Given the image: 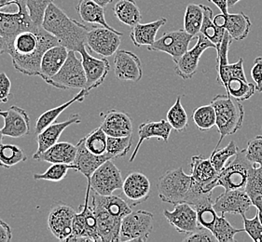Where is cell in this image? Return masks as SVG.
Returning <instances> with one entry per match:
<instances>
[{
    "mask_svg": "<svg viewBox=\"0 0 262 242\" xmlns=\"http://www.w3.org/2000/svg\"><path fill=\"white\" fill-rule=\"evenodd\" d=\"M59 45L57 38L42 27L19 33L8 42V52L13 67L21 74L39 76L45 52Z\"/></svg>",
    "mask_w": 262,
    "mask_h": 242,
    "instance_id": "1",
    "label": "cell"
},
{
    "mask_svg": "<svg viewBox=\"0 0 262 242\" xmlns=\"http://www.w3.org/2000/svg\"><path fill=\"white\" fill-rule=\"evenodd\" d=\"M42 27L56 37L59 44L69 51L79 53L81 47L87 46L89 27L71 19L53 3L49 6L45 12Z\"/></svg>",
    "mask_w": 262,
    "mask_h": 242,
    "instance_id": "2",
    "label": "cell"
},
{
    "mask_svg": "<svg viewBox=\"0 0 262 242\" xmlns=\"http://www.w3.org/2000/svg\"><path fill=\"white\" fill-rule=\"evenodd\" d=\"M210 104L215 108V126L220 133V140L215 146V150L219 149L226 136L233 135L241 129L245 118V110L240 101L232 98L228 93L216 95Z\"/></svg>",
    "mask_w": 262,
    "mask_h": 242,
    "instance_id": "3",
    "label": "cell"
},
{
    "mask_svg": "<svg viewBox=\"0 0 262 242\" xmlns=\"http://www.w3.org/2000/svg\"><path fill=\"white\" fill-rule=\"evenodd\" d=\"M193 179L186 174L182 167L170 170L163 174L157 183L158 194L163 202L177 205L191 201Z\"/></svg>",
    "mask_w": 262,
    "mask_h": 242,
    "instance_id": "4",
    "label": "cell"
},
{
    "mask_svg": "<svg viewBox=\"0 0 262 242\" xmlns=\"http://www.w3.org/2000/svg\"><path fill=\"white\" fill-rule=\"evenodd\" d=\"M256 166L247 158L246 149L239 150L233 160H229L220 172L216 187L225 190H245L253 168Z\"/></svg>",
    "mask_w": 262,
    "mask_h": 242,
    "instance_id": "5",
    "label": "cell"
},
{
    "mask_svg": "<svg viewBox=\"0 0 262 242\" xmlns=\"http://www.w3.org/2000/svg\"><path fill=\"white\" fill-rule=\"evenodd\" d=\"M91 185H87L83 205L79 206V212L74 217L72 234L67 241L101 242L97 221L92 204L90 205Z\"/></svg>",
    "mask_w": 262,
    "mask_h": 242,
    "instance_id": "6",
    "label": "cell"
},
{
    "mask_svg": "<svg viewBox=\"0 0 262 242\" xmlns=\"http://www.w3.org/2000/svg\"><path fill=\"white\" fill-rule=\"evenodd\" d=\"M87 79L85 76L82 61L76 56V52L69 51V56L57 74L50 79L47 84L59 90L86 88Z\"/></svg>",
    "mask_w": 262,
    "mask_h": 242,
    "instance_id": "7",
    "label": "cell"
},
{
    "mask_svg": "<svg viewBox=\"0 0 262 242\" xmlns=\"http://www.w3.org/2000/svg\"><path fill=\"white\" fill-rule=\"evenodd\" d=\"M154 215L139 210L132 211L121 222L120 241H147L153 231Z\"/></svg>",
    "mask_w": 262,
    "mask_h": 242,
    "instance_id": "8",
    "label": "cell"
},
{
    "mask_svg": "<svg viewBox=\"0 0 262 242\" xmlns=\"http://www.w3.org/2000/svg\"><path fill=\"white\" fill-rule=\"evenodd\" d=\"M91 189L102 196L112 195L116 190L122 188L123 180L121 171L112 159L106 160L95 171L88 181Z\"/></svg>",
    "mask_w": 262,
    "mask_h": 242,
    "instance_id": "9",
    "label": "cell"
},
{
    "mask_svg": "<svg viewBox=\"0 0 262 242\" xmlns=\"http://www.w3.org/2000/svg\"><path fill=\"white\" fill-rule=\"evenodd\" d=\"M122 35L115 29L93 27L87 34V47L103 57H111L118 52Z\"/></svg>",
    "mask_w": 262,
    "mask_h": 242,
    "instance_id": "10",
    "label": "cell"
},
{
    "mask_svg": "<svg viewBox=\"0 0 262 242\" xmlns=\"http://www.w3.org/2000/svg\"><path fill=\"white\" fill-rule=\"evenodd\" d=\"M194 38L193 36L189 35L184 29L166 32L152 45L148 46L147 50L167 53L174 63L189 50V43Z\"/></svg>",
    "mask_w": 262,
    "mask_h": 242,
    "instance_id": "11",
    "label": "cell"
},
{
    "mask_svg": "<svg viewBox=\"0 0 262 242\" xmlns=\"http://www.w3.org/2000/svg\"><path fill=\"white\" fill-rule=\"evenodd\" d=\"M208 49L216 50V46L202 33H200L197 36V43L195 46L188 50L177 62H174L176 74L183 79L193 78L194 75L197 72L202 54Z\"/></svg>",
    "mask_w": 262,
    "mask_h": 242,
    "instance_id": "12",
    "label": "cell"
},
{
    "mask_svg": "<svg viewBox=\"0 0 262 242\" xmlns=\"http://www.w3.org/2000/svg\"><path fill=\"white\" fill-rule=\"evenodd\" d=\"M76 211L72 207L62 202L52 207L48 215V227L53 237L58 240L67 241L72 234Z\"/></svg>",
    "mask_w": 262,
    "mask_h": 242,
    "instance_id": "13",
    "label": "cell"
},
{
    "mask_svg": "<svg viewBox=\"0 0 262 242\" xmlns=\"http://www.w3.org/2000/svg\"><path fill=\"white\" fill-rule=\"evenodd\" d=\"M35 25L27 13V11H9L0 9V36L7 42L23 31L36 29Z\"/></svg>",
    "mask_w": 262,
    "mask_h": 242,
    "instance_id": "14",
    "label": "cell"
},
{
    "mask_svg": "<svg viewBox=\"0 0 262 242\" xmlns=\"http://www.w3.org/2000/svg\"><path fill=\"white\" fill-rule=\"evenodd\" d=\"M81 56L85 76L87 79L86 90L91 91L105 81L108 72L111 70L110 62L105 58H95L90 55L87 51V46H84L79 52Z\"/></svg>",
    "mask_w": 262,
    "mask_h": 242,
    "instance_id": "15",
    "label": "cell"
},
{
    "mask_svg": "<svg viewBox=\"0 0 262 242\" xmlns=\"http://www.w3.org/2000/svg\"><path fill=\"white\" fill-rule=\"evenodd\" d=\"M214 209L220 215L226 213L246 214L252 206V202L245 190H225L214 201Z\"/></svg>",
    "mask_w": 262,
    "mask_h": 242,
    "instance_id": "16",
    "label": "cell"
},
{
    "mask_svg": "<svg viewBox=\"0 0 262 242\" xmlns=\"http://www.w3.org/2000/svg\"><path fill=\"white\" fill-rule=\"evenodd\" d=\"M114 73L117 79L121 81L138 82L143 78L141 61L137 54L120 50L114 57Z\"/></svg>",
    "mask_w": 262,
    "mask_h": 242,
    "instance_id": "17",
    "label": "cell"
},
{
    "mask_svg": "<svg viewBox=\"0 0 262 242\" xmlns=\"http://www.w3.org/2000/svg\"><path fill=\"white\" fill-rule=\"evenodd\" d=\"M163 215L172 227L182 234H189L199 227L197 211L189 203H179L174 205L173 211H163Z\"/></svg>",
    "mask_w": 262,
    "mask_h": 242,
    "instance_id": "18",
    "label": "cell"
},
{
    "mask_svg": "<svg viewBox=\"0 0 262 242\" xmlns=\"http://www.w3.org/2000/svg\"><path fill=\"white\" fill-rule=\"evenodd\" d=\"M4 126L1 131L4 136L21 138L30 134L31 120L27 111L17 106H11L7 111H3Z\"/></svg>",
    "mask_w": 262,
    "mask_h": 242,
    "instance_id": "19",
    "label": "cell"
},
{
    "mask_svg": "<svg viewBox=\"0 0 262 242\" xmlns=\"http://www.w3.org/2000/svg\"><path fill=\"white\" fill-rule=\"evenodd\" d=\"M92 207L96 217L101 242L120 241L122 219L113 215L96 200H93Z\"/></svg>",
    "mask_w": 262,
    "mask_h": 242,
    "instance_id": "20",
    "label": "cell"
},
{
    "mask_svg": "<svg viewBox=\"0 0 262 242\" xmlns=\"http://www.w3.org/2000/svg\"><path fill=\"white\" fill-rule=\"evenodd\" d=\"M122 192L130 205L137 206L147 201L150 194V182L140 172H132L126 176L122 184Z\"/></svg>",
    "mask_w": 262,
    "mask_h": 242,
    "instance_id": "21",
    "label": "cell"
},
{
    "mask_svg": "<svg viewBox=\"0 0 262 242\" xmlns=\"http://www.w3.org/2000/svg\"><path fill=\"white\" fill-rule=\"evenodd\" d=\"M216 27L224 28L230 34L231 38L235 41L246 39L251 30L252 23L248 16L245 13L234 14H217L213 18Z\"/></svg>",
    "mask_w": 262,
    "mask_h": 242,
    "instance_id": "22",
    "label": "cell"
},
{
    "mask_svg": "<svg viewBox=\"0 0 262 242\" xmlns=\"http://www.w3.org/2000/svg\"><path fill=\"white\" fill-rule=\"evenodd\" d=\"M113 159L106 153L105 155H95L89 151L85 146V140L82 138L77 143V155L72 164H70L71 168L78 171L83 174L84 176L90 181L93 174L106 160Z\"/></svg>",
    "mask_w": 262,
    "mask_h": 242,
    "instance_id": "23",
    "label": "cell"
},
{
    "mask_svg": "<svg viewBox=\"0 0 262 242\" xmlns=\"http://www.w3.org/2000/svg\"><path fill=\"white\" fill-rule=\"evenodd\" d=\"M81 123L79 114L71 115L68 120L63 122L53 123L50 126L46 127L41 132H39L37 136V152L34 154L33 158H37L40 154L46 151L48 148L53 147L58 142L59 138L62 135L63 131L73 124Z\"/></svg>",
    "mask_w": 262,
    "mask_h": 242,
    "instance_id": "24",
    "label": "cell"
},
{
    "mask_svg": "<svg viewBox=\"0 0 262 242\" xmlns=\"http://www.w3.org/2000/svg\"><path fill=\"white\" fill-rule=\"evenodd\" d=\"M189 166L191 168V177L192 179L204 184L210 192L216 187V180L219 178L220 172L215 170L211 162L210 158H206L203 156H194L190 159Z\"/></svg>",
    "mask_w": 262,
    "mask_h": 242,
    "instance_id": "25",
    "label": "cell"
},
{
    "mask_svg": "<svg viewBox=\"0 0 262 242\" xmlns=\"http://www.w3.org/2000/svg\"><path fill=\"white\" fill-rule=\"evenodd\" d=\"M101 128L107 136L125 137L133 134V121L130 116L115 109L105 113Z\"/></svg>",
    "mask_w": 262,
    "mask_h": 242,
    "instance_id": "26",
    "label": "cell"
},
{
    "mask_svg": "<svg viewBox=\"0 0 262 242\" xmlns=\"http://www.w3.org/2000/svg\"><path fill=\"white\" fill-rule=\"evenodd\" d=\"M173 128L165 119L160 121H147L140 124L138 128V142L135 148L134 152L130 158V162H133L137 157L139 148H141L142 143L146 140L151 138H157L158 140H163L164 142H168L169 137L171 134Z\"/></svg>",
    "mask_w": 262,
    "mask_h": 242,
    "instance_id": "27",
    "label": "cell"
},
{
    "mask_svg": "<svg viewBox=\"0 0 262 242\" xmlns=\"http://www.w3.org/2000/svg\"><path fill=\"white\" fill-rule=\"evenodd\" d=\"M69 50L62 45H56L47 50L41 59L39 77L46 83L57 74L69 56Z\"/></svg>",
    "mask_w": 262,
    "mask_h": 242,
    "instance_id": "28",
    "label": "cell"
},
{
    "mask_svg": "<svg viewBox=\"0 0 262 242\" xmlns=\"http://www.w3.org/2000/svg\"><path fill=\"white\" fill-rule=\"evenodd\" d=\"M76 155L77 144L75 146L69 142H58L34 159L51 164H72Z\"/></svg>",
    "mask_w": 262,
    "mask_h": 242,
    "instance_id": "29",
    "label": "cell"
},
{
    "mask_svg": "<svg viewBox=\"0 0 262 242\" xmlns=\"http://www.w3.org/2000/svg\"><path fill=\"white\" fill-rule=\"evenodd\" d=\"M167 22V19L162 17L156 21L147 22V23H138L133 27L130 33L133 44L137 47L142 46H150L156 40L157 33L161 27Z\"/></svg>",
    "mask_w": 262,
    "mask_h": 242,
    "instance_id": "30",
    "label": "cell"
},
{
    "mask_svg": "<svg viewBox=\"0 0 262 242\" xmlns=\"http://www.w3.org/2000/svg\"><path fill=\"white\" fill-rule=\"evenodd\" d=\"M76 11L80 19L87 23L99 25L108 29H114L105 21V7L100 5L95 0H79L76 6Z\"/></svg>",
    "mask_w": 262,
    "mask_h": 242,
    "instance_id": "31",
    "label": "cell"
},
{
    "mask_svg": "<svg viewBox=\"0 0 262 242\" xmlns=\"http://www.w3.org/2000/svg\"><path fill=\"white\" fill-rule=\"evenodd\" d=\"M89 90H87L86 89H82V90H80L78 94L74 96L71 100L68 101L67 103H64L63 105L57 106L55 108H53V109H50V110L44 112L43 114H41L40 116L37 117V121H36V125H35V132H36V133L38 134L46 127L50 126L51 124L54 123L55 120L57 119L58 116H60L66 109H68L69 106L73 105L74 103H77V102L81 103V102H83L85 97L89 94Z\"/></svg>",
    "mask_w": 262,
    "mask_h": 242,
    "instance_id": "32",
    "label": "cell"
},
{
    "mask_svg": "<svg viewBox=\"0 0 262 242\" xmlns=\"http://www.w3.org/2000/svg\"><path fill=\"white\" fill-rule=\"evenodd\" d=\"M113 11L117 19L128 27H134L141 21V11L135 0H116Z\"/></svg>",
    "mask_w": 262,
    "mask_h": 242,
    "instance_id": "33",
    "label": "cell"
},
{
    "mask_svg": "<svg viewBox=\"0 0 262 242\" xmlns=\"http://www.w3.org/2000/svg\"><path fill=\"white\" fill-rule=\"evenodd\" d=\"M205 5L190 3L187 6L184 16V30L189 35L197 37L201 32L204 21Z\"/></svg>",
    "mask_w": 262,
    "mask_h": 242,
    "instance_id": "34",
    "label": "cell"
},
{
    "mask_svg": "<svg viewBox=\"0 0 262 242\" xmlns=\"http://www.w3.org/2000/svg\"><path fill=\"white\" fill-rule=\"evenodd\" d=\"M214 201L212 195L206 196L198 200L193 207L197 211V217L200 226L206 227L212 231L219 214L214 209Z\"/></svg>",
    "mask_w": 262,
    "mask_h": 242,
    "instance_id": "35",
    "label": "cell"
},
{
    "mask_svg": "<svg viewBox=\"0 0 262 242\" xmlns=\"http://www.w3.org/2000/svg\"><path fill=\"white\" fill-rule=\"evenodd\" d=\"M223 86L225 87L228 94L231 95L232 98L240 102L250 99L257 91L256 85L249 83L247 79L232 78L227 80V82Z\"/></svg>",
    "mask_w": 262,
    "mask_h": 242,
    "instance_id": "36",
    "label": "cell"
},
{
    "mask_svg": "<svg viewBox=\"0 0 262 242\" xmlns=\"http://www.w3.org/2000/svg\"><path fill=\"white\" fill-rule=\"evenodd\" d=\"M245 191L252 205L257 208V211H262V166L253 168Z\"/></svg>",
    "mask_w": 262,
    "mask_h": 242,
    "instance_id": "37",
    "label": "cell"
},
{
    "mask_svg": "<svg viewBox=\"0 0 262 242\" xmlns=\"http://www.w3.org/2000/svg\"><path fill=\"white\" fill-rule=\"evenodd\" d=\"M27 160L26 153L18 146L0 143V167L10 168Z\"/></svg>",
    "mask_w": 262,
    "mask_h": 242,
    "instance_id": "38",
    "label": "cell"
},
{
    "mask_svg": "<svg viewBox=\"0 0 262 242\" xmlns=\"http://www.w3.org/2000/svg\"><path fill=\"white\" fill-rule=\"evenodd\" d=\"M213 14L214 13L212 9L208 6H205L204 21L200 33H202L204 36L207 37L211 42L215 44V46H217L222 41L226 30L224 28L215 26L213 21Z\"/></svg>",
    "mask_w": 262,
    "mask_h": 242,
    "instance_id": "39",
    "label": "cell"
},
{
    "mask_svg": "<svg viewBox=\"0 0 262 242\" xmlns=\"http://www.w3.org/2000/svg\"><path fill=\"white\" fill-rule=\"evenodd\" d=\"M245 232V228H235L225 218L224 214L217 216L212 233L214 234L217 242H234L238 233Z\"/></svg>",
    "mask_w": 262,
    "mask_h": 242,
    "instance_id": "40",
    "label": "cell"
},
{
    "mask_svg": "<svg viewBox=\"0 0 262 242\" xmlns=\"http://www.w3.org/2000/svg\"><path fill=\"white\" fill-rule=\"evenodd\" d=\"M167 121L176 132H184L189 124V117L181 104V97L177 98L176 103L167 112Z\"/></svg>",
    "mask_w": 262,
    "mask_h": 242,
    "instance_id": "41",
    "label": "cell"
},
{
    "mask_svg": "<svg viewBox=\"0 0 262 242\" xmlns=\"http://www.w3.org/2000/svg\"><path fill=\"white\" fill-rule=\"evenodd\" d=\"M192 119L195 126L200 131H208L215 126V111L214 106L211 104L207 106H200L194 109L192 113Z\"/></svg>",
    "mask_w": 262,
    "mask_h": 242,
    "instance_id": "42",
    "label": "cell"
},
{
    "mask_svg": "<svg viewBox=\"0 0 262 242\" xmlns=\"http://www.w3.org/2000/svg\"><path fill=\"white\" fill-rule=\"evenodd\" d=\"M217 77L216 80L220 84H225L227 80L232 78L237 79H247L244 69V59L240 58L238 62L234 63H227L216 65Z\"/></svg>",
    "mask_w": 262,
    "mask_h": 242,
    "instance_id": "43",
    "label": "cell"
},
{
    "mask_svg": "<svg viewBox=\"0 0 262 242\" xmlns=\"http://www.w3.org/2000/svg\"><path fill=\"white\" fill-rule=\"evenodd\" d=\"M85 146L87 149L95 155H105L107 147V135L103 131L101 126L90 132L88 135L84 137Z\"/></svg>",
    "mask_w": 262,
    "mask_h": 242,
    "instance_id": "44",
    "label": "cell"
},
{
    "mask_svg": "<svg viewBox=\"0 0 262 242\" xmlns=\"http://www.w3.org/2000/svg\"><path fill=\"white\" fill-rule=\"evenodd\" d=\"M133 144L132 135L125 137L107 136L106 153L111 158H124L129 153Z\"/></svg>",
    "mask_w": 262,
    "mask_h": 242,
    "instance_id": "45",
    "label": "cell"
},
{
    "mask_svg": "<svg viewBox=\"0 0 262 242\" xmlns=\"http://www.w3.org/2000/svg\"><path fill=\"white\" fill-rule=\"evenodd\" d=\"M239 151L237 143L234 141H231L229 144L222 149H215L210 157V160L217 172H221L226 164L229 162L230 158L235 157L236 154Z\"/></svg>",
    "mask_w": 262,
    "mask_h": 242,
    "instance_id": "46",
    "label": "cell"
},
{
    "mask_svg": "<svg viewBox=\"0 0 262 242\" xmlns=\"http://www.w3.org/2000/svg\"><path fill=\"white\" fill-rule=\"evenodd\" d=\"M53 1L54 0H27V13L35 25L42 27L45 12Z\"/></svg>",
    "mask_w": 262,
    "mask_h": 242,
    "instance_id": "47",
    "label": "cell"
},
{
    "mask_svg": "<svg viewBox=\"0 0 262 242\" xmlns=\"http://www.w3.org/2000/svg\"><path fill=\"white\" fill-rule=\"evenodd\" d=\"M69 168H71L70 164H52V166L45 173L34 174V179L57 183L67 177Z\"/></svg>",
    "mask_w": 262,
    "mask_h": 242,
    "instance_id": "48",
    "label": "cell"
},
{
    "mask_svg": "<svg viewBox=\"0 0 262 242\" xmlns=\"http://www.w3.org/2000/svg\"><path fill=\"white\" fill-rule=\"evenodd\" d=\"M247 157L256 167L262 166V135H257L247 143Z\"/></svg>",
    "mask_w": 262,
    "mask_h": 242,
    "instance_id": "49",
    "label": "cell"
},
{
    "mask_svg": "<svg viewBox=\"0 0 262 242\" xmlns=\"http://www.w3.org/2000/svg\"><path fill=\"white\" fill-rule=\"evenodd\" d=\"M242 218L244 222L245 232H247L248 236L251 237L252 240L255 242H262V224L257 213L251 219L247 218L246 214L242 215Z\"/></svg>",
    "mask_w": 262,
    "mask_h": 242,
    "instance_id": "50",
    "label": "cell"
},
{
    "mask_svg": "<svg viewBox=\"0 0 262 242\" xmlns=\"http://www.w3.org/2000/svg\"><path fill=\"white\" fill-rule=\"evenodd\" d=\"M185 242H217L214 234L206 227L199 226L194 231L186 234Z\"/></svg>",
    "mask_w": 262,
    "mask_h": 242,
    "instance_id": "51",
    "label": "cell"
},
{
    "mask_svg": "<svg viewBox=\"0 0 262 242\" xmlns=\"http://www.w3.org/2000/svg\"><path fill=\"white\" fill-rule=\"evenodd\" d=\"M252 79L256 85L257 92H262V56L254 60V64L250 71Z\"/></svg>",
    "mask_w": 262,
    "mask_h": 242,
    "instance_id": "52",
    "label": "cell"
},
{
    "mask_svg": "<svg viewBox=\"0 0 262 242\" xmlns=\"http://www.w3.org/2000/svg\"><path fill=\"white\" fill-rule=\"evenodd\" d=\"M11 82L8 75L0 73V103H7L11 98Z\"/></svg>",
    "mask_w": 262,
    "mask_h": 242,
    "instance_id": "53",
    "label": "cell"
},
{
    "mask_svg": "<svg viewBox=\"0 0 262 242\" xmlns=\"http://www.w3.org/2000/svg\"><path fill=\"white\" fill-rule=\"evenodd\" d=\"M12 239L11 228L0 218V242H10Z\"/></svg>",
    "mask_w": 262,
    "mask_h": 242,
    "instance_id": "54",
    "label": "cell"
},
{
    "mask_svg": "<svg viewBox=\"0 0 262 242\" xmlns=\"http://www.w3.org/2000/svg\"><path fill=\"white\" fill-rule=\"evenodd\" d=\"M209 2H212L213 4H215L220 11H221V13L223 14H228V8H229V3H228V0H209Z\"/></svg>",
    "mask_w": 262,
    "mask_h": 242,
    "instance_id": "55",
    "label": "cell"
},
{
    "mask_svg": "<svg viewBox=\"0 0 262 242\" xmlns=\"http://www.w3.org/2000/svg\"><path fill=\"white\" fill-rule=\"evenodd\" d=\"M26 2L27 0H0V8L11 5H20L27 8Z\"/></svg>",
    "mask_w": 262,
    "mask_h": 242,
    "instance_id": "56",
    "label": "cell"
},
{
    "mask_svg": "<svg viewBox=\"0 0 262 242\" xmlns=\"http://www.w3.org/2000/svg\"><path fill=\"white\" fill-rule=\"evenodd\" d=\"M8 52V42L5 38L0 36V55Z\"/></svg>",
    "mask_w": 262,
    "mask_h": 242,
    "instance_id": "57",
    "label": "cell"
},
{
    "mask_svg": "<svg viewBox=\"0 0 262 242\" xmlns=\"http://www.w3.org/2000/svg\"><path fill=\"white\" fill-rule=\"evenodd\" d=\"M95 2H97L100 5L103 6V7H105V8L108 4H111L113 0H95Z\"/></svg>",
    "mask_w": 262,
    "mask_h": 242,
    "instance_id": "58",
    "label": "cell"
},
{
    "mask_svg": "<svg viewBox=\"0 0 262 242\" xmlns=\"http://www.w3.org/2000/svg\"><path fill=\"white\" fill-rule=\"evenodd\" d=\"M241 0H228V3H229V7H233L236 5L238 2H240Z\"/></svg>",
    "mask_w": 262,
    "mask_h": 242,
    "instance_id": "59",
    "label": "cell"
},
{
    "mask_svg": "<svg viewBox=\"0 0 262 242\" xmlns=\"http://www.w3.org/2000/svg\"><path fill=\"white\" fill-rule=\"evenodd\" d=\"M3 137H4V135H3V133H2V131H1V128H0V143L2 142V140H3Z\"/></svg>",
    "mask_w": 262,
    "mask_h": 242,
    "instance_id": "60",
    "label": "cell"
},
{
    "mask_svg": "<svg viewBox=\"0 0 262 242\" xmlns=\"http://www.w3.org/2000/svg\"><path fill=\"white\" fill-rule=\"evenodd\" d=\"M2 114H3V111L0 110V116H2Z\"/></svg>",
    "mask_w": 262,
    "mask_h": 242,
    "instance_id": "61",
    "label": "cell"
}]
</instances>
